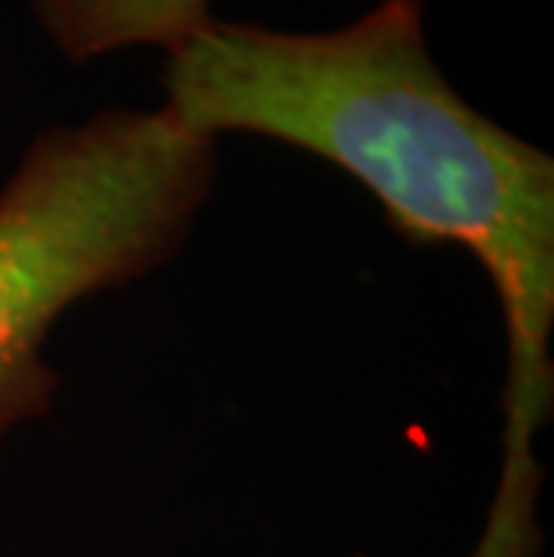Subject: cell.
<instances>
[{
    "instance_id": "obj_1",
    "label": "cell",
    "mask_w": 554,
    "mask_h": 557,
    "mask_svg": "<svg viewBox=\"0 0 554 557\" xmlns=\"http://www.w3.org/2000/svg\"><path fill=\"white\" fill-rule=\"evenodd\" d=\"M162 109L202 137L253 134L368 187L410 245H461L504 313V460L468 557H540L537 438L554 410V159L457 94L426 0H382L332 33L209 18L170 51Z\"/></svg>"
},
{
    "instance_id": "obj_2",
    "label": "cell",
    "mask_w": 554,
    "mask_h": 557,
    "mask_svg": "<svg viewBox=\"0 0 554 557\" xmlns=\"http://www.w3.org/2000/svg\"><path fill=\"white\" fill-rule=\"evenodd\" d=\"M213 176L217 140L162 104L40 129L0 191V443L58 393V317L170 263Z\"/></svg>"
},
{
    "instance_id": "obj_3",
    "label": "cell",
    "mask_w": 554,
    "mask_h": 557,
    "mask_svg": "<svg viewBox=\"0 0 554 557\" xmlns=\"http://www.w3.org/2000/svg\"><path fill=\"white\" fill-rule=\"evenodd\" d=\"M29 8L69 62H94L123 47L170 54L213 18L209 0H29Z\"/></svg>"
}]
</instances>
